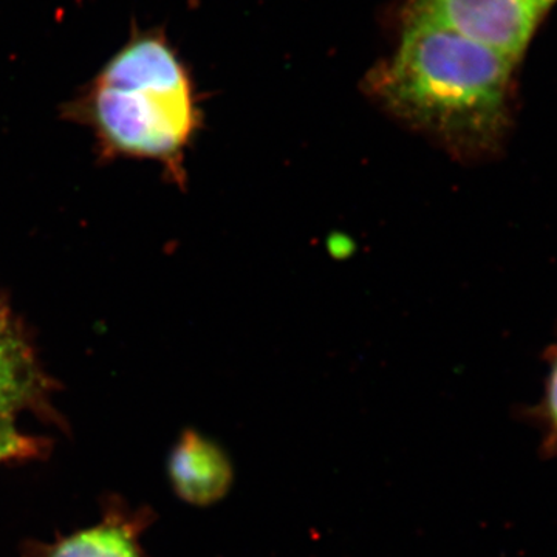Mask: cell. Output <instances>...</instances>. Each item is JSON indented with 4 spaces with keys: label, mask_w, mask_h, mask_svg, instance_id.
I'll use <instances>...</instances> for the list:
<instances>
[{
    "label": "cell",
    "mask_w": 557,
    "mask_h": 557,
    "mask_svg": "<svg viewBox=\"0 0 557 557\" xmlns=\"http://www.w3.org/2000/svg\"><path fill=\"white\" fill-rule=\"evenodd\" d=\"M38 373L25 347L13 332L0 336V417H9L35 395Z\"/></svg>",
    "instance_id": "cell-5"
},
{
    "label": "cell",
    "mask_w": 557,
    "mask_h": 557,
    "mask_svg": "<svg viewBox=\"0 0 557 557\" xmlns=\"http://www.w3.org/2000/svg\"><path fill=\"white\" fill-rule=\"evenodd\" d=\"M49 557H139L129 534L119 527H98L69 537Z\"/></svg>",
    "instance_id": "cell-6"
},
{
    "label": "cell",
    "mask_w": 557,
    "mask_h": 557,
    "mask_svg": "<svg viewBox=\"0 0 557 557\" xmlns=\"http://www.w3.org/2000/svg\"><path fill=\"white\" fill-rule=\"evenodd\" d=\"M547 2L549 3V5H553V3L556 2V0H547Z\"/></svg>",
    "instance_id": "cell-10"
},
{
    "label": "cell",
    "mask_w": 557,
    "mask_h": 557,
    "mask_svg": "<svg viewBox=\"0 0 557 557\" xmlns=\"http://www.w3.org/2000/svg\"><path fill=\"white\" fill-rule=\"evenodd\" d=\"M170 474L175 493L197 507L218 504L230 493L234 482L228 454L193 431L185 432L175 446Z\"/></svg>",
    "instance_id": "cell-4"
},
{
    "label": "cell",
    "mask_w": 557,
    "mask_h": 557,
    "mask_svg": "<svg viewBox=\"0 0 557 557\" xmlns=\"http://www.w3.org/2000/svg\"><path fill=\"white\" fill-rule=\"evenodd\" d=\"M67 113L90 124L109 149L166 161L177 159L199 126L185 64L163 33L137 24Z\"/></svg>",
    "instance_id": "cell-2"
},
{
    "label": "cell",
    "mask_w": 557,
    "mask_h": 557,
    "mask_svg": "<svg viewBox=\"0 0 557 557\" xmlns=\"http://www.w3.org/2000/svg\"><path fill=\"white\" fill-rule=\"evenodd\" d=\"M548 373L545 379L544 394L536 406L530 410V418L541 431V449L547 458L557 457V346L547 354Z\"/></svg>",
    "instance_id": "cell-7"
},
{
    "label": "cell",
    "mask_w": 557,
    "mask_h": 557,
    "mask_svg": "<svg viewBox=\"0 0 557 557\" xmlns=\"http://www.w3.org/2000/svg\"><path fill=\"white\" fill-rule=\"evenodd\" d=\"M549 7L547 0H418L413 10L518 64Z\"/></svg>",
    "instance_id": "cell-3"
},
{
    "label": "cell",
    "mask_w": 557,
    "mask_h": 557,
    "mask_svg": "<svg viewBox=\"0 0 557 557\" xmlns=\"http://www.w3.org/2000/svg\"><path fill=\"white\" fill-rule=\"evenodd\" d=\"M516 62L413 10L370 90L387 112L458 161L493 159L511 124Z\"/></svg>",
    "instance_id": "cell-1"
},
{
    "label": "cell",
    "mask_w": 557,
    "mask_h": 557,
    "mask_svg": "<svg viewBox=\"0 0 557 557\" xmlns=\"http://www.w3.org/2000/svg\"><path fill=\"white\" fill-rule=\"evenodd\" d=\"M9 332V310L0 304V336Z\"/></svg>",
    "instance_id": "cell-9"
},
{
    "label": "cell",
    "mask_w": 557,
    "mask_h": 557,
    "mask_svg": "<svg viewBox=\"0 0 557 557\" xmlns=\"http://www.w3.org/2000/svg\"><path fill=\"white\" fill-rule=\"evenodd\" d=\"M36 453V445L13 426L9 417H0V461L27 457Z\"/></svg>",
    "instance_id": "cell-8"
}]
</instances>
